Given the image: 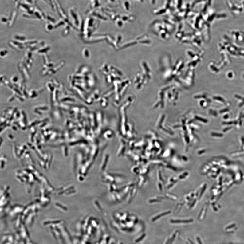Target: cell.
Returning a JSON list of instances; mask_svg holds the SVG:
<instances>
[{
	"instance_id": "obj_1",
	"label": "cell",
	"mask_w": 244,
	"mask_h": 244,
	"mask_svg": "<svg viewBox=\"0 0 244 244\" xmlns=\"http://www.w3.org/2000/svg\"><path fill=\"white\" fill-rule=\"evenodd\" d=\"M193 221L192 219H190L189 220H172L171 221V222L172 223H189L192 222Z\"/></svg>"
},
{
	"instance_id": "obj_2",
	"label": "cell",
	"mask_w": 244,
	"mask_h": 244,
	"mask_svg": "<svg viewBox=\"0 0 244 244\" xmlns=\"http://www.w3.org/2000/svg\"><path fill=\"white\" fill-rule=\"evenodd\" d=\"M171 213L170 211H167V212H164L162 214H161L159 215H158L157 216L155 217L152 219V221L154 222L155 221H156L157 219H159L162 216H165L166 215H167V214H169Z\"/></svg>"
},
{
	"instance_id": "obj_3",
	"label": "cell",
	"mask_w": 244,
	"mask_h": 244,
	"mask_svg": "<svg viewBox=\"0 0 244 244\" xmlns=\"http://www.w3.org/2000/svg\"><path fill=\"white\" fill-rule=\"evenodd\" d=\"M145 236V234L143 235L140 237V238L139 239L137 240L136 241V242H140V241L141 240H142L144 238Z\"/></svg>"
},
{
	"instance_id": "obj_4",
	"label": "cell",
	"mask_w": 244,
	"mask_h": 244,
	"mask_svg": "<svg viewBox=\"0 0 244 244\" xmlns=\"http://www.w3.org/2000/svg\"><path fill=\"white\" fill-rule=\"evenodd\" d=\"M169 242V241H167V242L166 244H168V243Z\"/></svg>"
}]
</instances>
